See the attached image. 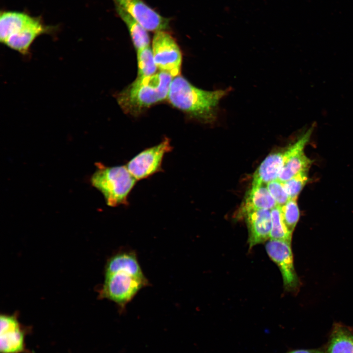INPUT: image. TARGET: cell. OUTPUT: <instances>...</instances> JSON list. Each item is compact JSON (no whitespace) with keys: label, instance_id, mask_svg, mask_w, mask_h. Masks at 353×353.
I'll use <instances>...</instances> for the list:
<instances>
[{"label":"cell","instance_id":"6da1fadb","mask_svg":"<svg viewBox=\"0 0 353 353\" xmlns=\"http://www.w3.org/2000/svg\"><path fill=\"white\" fill-rule=\"evenodd\" d=\"M229 91V89L202 90L179 75L173 79L167 99L172 105L192 118L204 124H210L217 118L220 101Z\"/></svg>","mask_w":353,"mask_h":353},{"label":"cell","instance_id":"7a4b0ae2","mask_svg":"<svg viewBox=\"0 0 353 353\" xmlns=\"http://www.w3.org/2000/svg\"><path fill=\"white\" fill-rule=\"evenodd\" d=\"M173 79L170 74L163 71L137 77L117 95V102L126 113L137 116L150 106L168 98Z\"/></svg>","mask_w":353,"mask_h":353},{"label":"cell","instance_id":"3957f363","mask_svg":"<svg viewBox=\"0 0 353 353\" xmlns=\"http://www.w3.org/2000/svg\"><path fill=\"white\" fill-rule=\"evenodd\" d=\"M54 31V27L46 25L39 17L24 12H1L0 42L23 55L28 54L31 44L38 36Z\"/></svg>","mask_w":353,"mask_h":353},{"label":"cell","instance_id":"277c9868","mask_svg":"<svg viewBox=\"0 0 353 353\" xmlns=\"http://www.w3.org/2000/svg\"><path fill=\"white\" fill-rule=\"evenodd\" d=\"M97 169L91 176V185L102 194L111 207L128 204V197L137 180L126 165L106 166L96 163Z\"/></svg>","mask_w":353,"mask_h":353},{"label":"cell","instance_id":"5b68a950","mask_svg":"<svg viewBox=\"0 0 353 353\" xmlns=\"http://www.w3.org/2000/svg\"><path fill=\"white\" fill-rule=\"evenodd\" d=\"M148 285L147 278L116 272L105 275L100 296L116 303L122 311L139 291Z\"/></svg>","mask_w":353,"mask_h":353},{"label":"cell","instance_id":"8992f818","mask_svg":"<svg viewBox=\"0 0 353 353\" xmlns=\"http://www.w3.org/2000/svg\"><path fill=\"white\" fill-rule=\"evenodd\" d=\"M172 149L169 139L164 138L159 144L137 154L126 166L137 180L148 178L162 171L163 158Z\"/></svg>","mask_w":353,"mask_h":353},{"label":"cell","instance_id":"52a82bcc","mask_svg":"<svg viewBox=\"0 0 353 353\" xmlns=\"http://www.w3.org/2000/svg\"><path fill=\"white\" fill-rule=\"evenodd\" d=\"M152 53L157 67L173 77L179 75L182 54L175 39L165 30L155 32L152 40Z\"/></svg>","mask_w":353,"mask_h":353},{"label":"cell","instance_id":"ba28073f","mask_svg":"<svg viewBox=\"0 0 353 353\" xmlns=\"http://www.w3.org/2000/svg\"><path fill=\"white\" fill-rule=\"evenodd\" d=\"M265 248L269 257L280 271L285 289L292 292L297 291L300 281L294 266L291 242L270 239L266 243Z\"/></svg>","mask_w":353,"mask_h":353},{"label":"cell","instance_id":"9c48e42d","mask_svg":"<svg viewBox=\"0 0 353 353\" xmlns=\"http://www.w3.org/2000/svg\"><path fill=\"white\" fill-rule=\"evenodd\" d=\"M314 127L313 124L296 141L283 151V166L277 178L279 181L284 182L303 171L309 170L312 161L306 156L303 150Z\"/></svg>","mask_w":353,"mask_h":353},{"label":"cell","instance_id":"30bf717a","mask_svg":"<svg viewBox=\"0 0 353 353\" xmlns=\"http://www.w3.org/2000/svg\"><path fill=\"white\" fill-rule=\"evenodd\" d=\"M115 6L126 11L147 31L166 29L169 20L160 15L143 0H112Z\"/></svg>","mask_w":353,"mask_h":353},{"label":"cell","instance_id":"8fae6325","mask_svg":"<svg viewBox=\"0 0 353 353\" xmlns=\"http://www.w3.org/2000/svg\"><path fill=\"white\" fill-rule=\"evenodd\" d=\"M243 216L248 229V242L250 249L270 238L272 227L271 210H252L246 213Z\"/></svg>","mask_w":353,"mask_h":353},{"label":"cell","instance_id":"7c38bea8","mask_svg":"<svg viewBox=\"0 0 353 353\" xmlns=\"http://www.w3.org/2000/svg\"><path fill=\"white\" fill-rule=\"evenodd\" d=\"M277 205L266 184L252 185L240 207L239 214L243 216L246 213L252 210H271Z\"/></svg>","mask_w":353,"mask_h":353},{"label":"cell","instance_id":"4fadbf2b","mask_svg":"<svg viewBox=\"0 0 353 353\" xmlns=\"http://www.w3.org/2000/svg\"><path fill=\"white\" fill-rule=\"evenodd\" d=\"M125 272L133 276L146 278L133 251H121L111 256L107 262L105 275L116 272Z\"/></svg>","mask_w":353,"mask_h":353},{"label":"cell","instance_id":"5bb4252c","mask_svg":"<svg viewBox=\"0 0 353 353\" xmlns=\"http://www.w3.org/2000/svg\"><path fill=\"white\" fill-rule=\"evenodd\" d=\"M283 163V151L269 154L254 172L252 185L267 184L277 179Z\"/></svg>","mask_w":353,"mask_h":353},{"label":"cell","instance_id":"9a60e30c","mask_svg":"<svg viewBox=\"0 0 353 353\" xmlns=\"http://www.w3.org/2000/svg\"><path fill=\"white\" fill-rule=\"evenodd\" d=\"M325 353H353V331L339 323L334 324Z\"/></svg>","mask_w":353,"mask_h":353},{"label":"cell","instance_id":"2e32d148","mask_svg":"<svg viewBox=\"0 0 353 353\" xmlns=\"http://www.w3.org/2000/svg\"><path fill=\"white\" fill-rule=\"evenodd\" d=\"M115 8L127 27L136 50L149 46L150 39L147 30L124 10L117 6H115Z\"/></svg>","mask_w":353,"mask_h":353},{"label":"cell","instance_id":"e0dca14e","mask_svg":"<svg viewBox=\"0 0 353 353\" xmlns=\"http://www.w3.org/2000/svg\"><path fill=\"white\" fill-rule=\"evenodd\" d=\"M25 335L20 327L0 333L1 353H20L24 351Z\"/></svg>","mask_w":353,"mask_h":353},{"label":"cell","instance_id":"ac0fdd59","mask_svg":"<svg viewBox=\"0 0 353 353\" xmlns=\"http://www.w3.org/2000/svg\"><path fill=\"white\" fill-rule=\"evenodd\" d=\"M138 64L137 78L152 76L156 74L157 66L152 50L150 46L137 50Z\"/></svg>","mask_w":353,"mask_h":353},{"label":"cell","instance_id":"d6986e66","mask_svg":"<svg viewBox=\"0 0 353 353\" xmlns=\"http://www.w3.org/2000/svg\"><path fill=\"white\" fill-rule=\"evenodd\" d=\"M272 227L270 239L283 240L291 242L292 233L288 229L282 219L280 208L277 205L271 210Z\"/></svg>","mask_w":353,"mask_h":353},{"label":"cell","instance_id":"ffe728a7","mask_svg":"<svg viewBox=\"0 0 353 353\" xmlns=\"http://www.w3.org/2000/svg\"><path fill=\"white\" fill-rule=\"evenodd\" d=\"M297 198L290 199L280 206L283 221L288 229L292 233L300 218V210L297 202Z\"/></svg>","mask_w":353,"mask_h":353},{"label":"cell","instance_id":"44dd1931","mask_svg":"<svg viewBox=\"0 0 353 353\" xmlns=\"http://www.w3.org/2000/svg\"><path fill=\"white\" fill-rule=\"evenodd\" d=\"M308 170L303 171L289 179L282 182L290 199L298 197L308 181Z\"/></svg>","mask_w":353,"mask_h":353},{"label":"cell","instance_id":"7402d4cb","mask_svg":"<svg viewBox=\"0 0 353 353\" xmlns=\"http://www.w3.org/2000/svg\"><path fill=\"white\" fill-rule=\"evenodd\" d=\"M266 186L277 205L281 206L290 199L282 182L278 179L269 182Z\"/></svg>","mask_w":353,"mask_h":353},{"label":"cell","instance_id":"603a6c76","mask_svg":"<svg viewBox=\"0 0 353 353\" xmlns=\"http://www.w3.org/2000/svg\"><path fill=\"white\" fill-rule=\"evenodd\" d=\"M0 333L20 327L17 319L12 316L1 315L0 318Z\"/></svg>","mask_w":353,"mask_h":353},{"label":"cell","instance_id":"cb8c5ba5","mask_svg":"<svg viewBox=\"0 0 353 353\" xmlns=\"http://www.w3.org/2000/svg\"><path fill=\"white\" fill-rule=\"evenodd\" d=\"M286 353H325L321 349H300L289 351Z\"/></svg>","mask_w":353,"mask_h":353}]
</instances>
